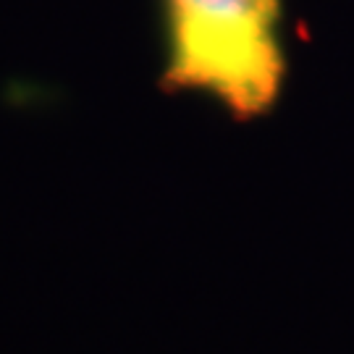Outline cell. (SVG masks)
<instances>
[{
    "label": "cell",
    "instance_id": "6da1fadb",
    "mask_svg": "<svg viewBox=\"0 0 354 354\" xmlns=\"http://www.w3.org/2000/svg\"><path fill=\"white\" fill-rule=\"evenodd\" d=\"M168 89L213 97L239 121L273 111L286 82L281 0H163Z\"/></svg>",
    "mask_w": 354,
    "mask_h": 354
}]
</instances>
